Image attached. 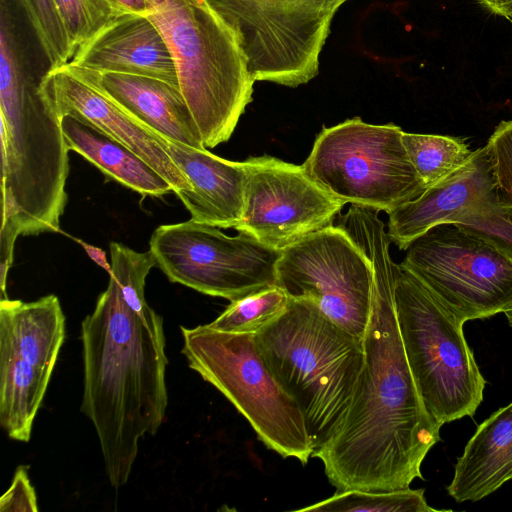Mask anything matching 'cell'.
<instances>
[{
	"instance_id": "1",
	"label": "cell",
	"mask_w": 512,
	"mask_h": 512,
	"mask_svg": "<svg viewBox=\"0 0 512 512\" xmlns=\"http://www.w3.org/2000/svg\"><path fill=\"white\" fill-rule=\"evenodd\" d=\"M373 270L370 321L363 338L364 365L349 406L330 440L312 457L321 460L336 492L390 491L423 479L421 464L441 440L412 376L395 312L398 264L379 211L360 208L341 223Z\"/></svg>"
},
{
	"instance_id": "2",
	"label": "cell",
	"mask_w": 512,
	"mask_h": 512,
	"mask_svg": "<svg viewBox=\"0 0 512 512\" xmlns=\"http://www.w3.org/2000/svg\"><path fill=\"white\" fill-rule=\"evenodd\" d=\"M144 290L140 281L118 283L109 275L106 290L81 324V411L95 428L116 489L127 483L140 440L157 432L168 404L163 321Z\"/></svg>"
},
{
	"instance_id": "3",
	"label": "cell",
	"mask_w": 512,
	"mask_h": 512,
	"mask_svg": "<svg viewBox=\"0 0 512 512\" xmlns=\"http://www.w3.org/2000/svg\"><path fill=\"white\" fill-rule=\"evenodd\" d=\"M40 79L25 56L12 54L0 63L2 282L17 237L58 232L67 203L69 148Z\"/></svg>"
},
{
	"instance_id": "4",
	"label": "cell",
	"mask_w": 512,
	"mask_h": 512,
	"mask_svg": "<svg viewBox=\"0 0 512 512\" xmlns=\"http://www.w3.org/2000/svg\"><path fill=\"white\" fill-rule=\"evenodd\" d=\"M255 337L265 364L302 412L315 452L349 406L364 365L363 340L297 299Z\"/></svg>"
},
{
	"instance_id": "5",
	"label": "cell",
	"mask_w": 512,
	"mask_h": 512,
	"mask_svg": "<svg viewBox=\"0 0 512 512\" xmlns=\"http://www.w3.org/2000/svg\"><path fill=\"white\" fill-rule=\"evenodd\" d=\"M175 63L180 90L204 147L233 134L252 101L254 79L239 32L209 0H146Z\"/></svg>"
},
{
	"instance_id": "6",
	"label": "cell",
	"mask_w": 512,
	"mask_h": 512,
	"mask_svg": "<svg viewBox=\"0 0 512 512\" xmlns=\"http://www.w3.org/2000/svg\"><path fill=\"white\" fill-rule=\"evenodd\" d=\"M394 305L405 355L431 419L442 427L474 416L486 380L465 339L464 322L400 264Z\"/></svg>"
},
{
	"instance_id": "7",
	"label": "cell",
	"mask_w": 512,
	"mask_h": 512,
	"mask_svg": "<svg viewBox=\"0 0 512 512\" xmlns=\"http://www.w3.org/2000/svg\"><path fill=\"white\" fill-rule=\"evenodd\" d=\"M189 367L247 419L258 439L305 465L314 453L302 412L265 364L255 334L181 327Z\"/></svg>"
},
{
	"instance_id": "8",
	"label": "cell",
	"mask_w": 512,
	"mask_h": 512,
	"mask_svg": "<svg viewBox=\"0 0 512 512\" xmlns=\"http://www.w3.org/2000/svg\"><path fill=\"white\" fill-rule=\"evenodd\" d=\"M402 134L397 125L354 117L323 128L302 165L318 185L346 204L389 213L427 189Z\"/></svg>"
},
{
	"instance_id": "9",
	"label": "cell",
	"mask_w": 512,
	"mask_h": 512,
	"mask_svg": "<svg viewBox=\"0 0 512 512\" xmlns=\"http://www.w3.org/2000/svg\"><path fill=\"white\" fill-rule=\"evenodd\" d=\"M347 0H209L240 34L254 81L312 80L336 11Z\"/></svg>"
},
{
	"instance_id": "10",
	"label": "cell",
	"mask_w": 512,
	"mask_h": 512,
	"mask_svg": "<svg viewBox=\"0 0 512 512\" xmlns=\"http://www.w3.org/2000/svg\"><path fill=\"white\" fill-rule=\"evenodd\" d=\"M400 264L464 323L512 306V259L455 223L412 240Z\"/></svg>"
},
{
	"instance_id": "11",
	"label": "cell",
	"mask_w": 512,
	"mask_h": 512,
	"mask_svg": "<svg viewBox=\"0 0 512 512\" xmlns=\"http://www.w3.org/2000/svg\"><path fill=\"white\" fill-rule=\"evenodd\" d=\"M149 247L171 282L206 295L232 302L276 285L281 251L243 232L231 237L190 219L156 228Z\"/></svg>"
},
{
	"instance_id": "12",
	"label": "cell",
	"mask_w": 512,
	"mask_h": 512,
	"mask_svg": "<svg viewBox=\"0 0 512 512\" xmlns=\"http://www.w3.org/2000/svg\"><path fill=\"white\" fill-rule=\"evenodd\" d=\"M371 263L339 226L311 233L281 251L276 285L291 299L307 300L363 340L373 298Z\"/></svg>"
},
{
	"instance_id": "13",
	"label": "cell",
	"mask_w": 512,
	"mask_h": 512,
	"mask_svg": "<svg viewBox=\"0 0 512 512\" xmlns=\"http://www.w3.org/2000/svg\"><path fill=\"white\" fill-rule=\"evenodd\" d=\"M245 205L234 228L282 251L332 226L346 204L318 185L303 165L264 155L244 161Z\"/></svg>"
},
{
	"instance_id": "14",
	"label": "cell",
	"mask_w": 512,
	"mask_h": 512,
	"mask_svg": "<svg viewBox=\"0 0 512 512\" xmlns=\"http://www.w3.org/2000/svg\"><path fill=\"white\" fill-rule=\"evenodd\" d=\"M39 88L59 117H82L119 140L161 174L173 192L190 188L167 151V139L134 119L69 63L48 68L41 76Z\"/></svg>"
},
{
	"instance_id": "15",
	"label": "cell",
	"mask_w": 512,
	"mask_h": 512,
	"mask_svg": "<svg viewBox=\"0 0 512 512\" xmlns=\"http://www.w3.org/2000/svg\"><path fill=\"white\" fill-rule=\"evenodd\" d=\"M496 194V182L487 146L472 152L467 162L428 187L421 196L388 214V236L401 250L427 230L452 223L471 207Z\"/></svg>"
},
{
	"instance_id": "16",
	"label": "cell",
	"mask_w": 512,
	"mask_h": 512,
	"mask_svg": "<svg viewBox=\"0 0 512 512\" xmlns=\"http://www.w3.org/2000/svg\"><path fill=\"white\" fill-rule=\"evenodd\" d=\"M70 63L100 73L156 78L179 87L171 52L148 16L130 14L112 19L77 47Z\"/></svg>"
},
{
	"instance_id": "17",
	"label": "cell",
	"mask_w": 512,
	"mask_h": 512,
	"mask_svg": "<svg viewBox=\"0 0 512 512\" xmlns=\"http://www.w3.org/2000/svg\"><path fill=\"white\" fill-rule=\"evenodd\" d=\"M167 151L189 181L179 190L182 201L195 222L217 228H235L245 205L247 171L243 162L220 158L208 151L167 139Z\"/></svg>"
},
{
	"instance_id": "18",
	"label": "cell",
	"mask_w": 512,
	"mask_h": 512,
	"mask_svg": "<svg viewBox=\"0 0 512 512\" xmlns=\"http://www.w3.org/2000/svg\"><path fill=\"white\" fill-rule=\"evenodd\" d=\"M69 64L129 115L154 132L166 139L205 149L180 87L156 78L100 73Z\"/></svg>"
},
{
	"instance_id": "19",
	"label": "cell",
	"mask_w": 512,
	"mask_h": 512,
	"mask_svg": "<svg viewBox=\"0 0 512 512\" xmlns=\"http://www.w3.org/2000/svg\"><path fill=\"white\" fill-rule=\"evenodd\" d=\"M512 480V402L477 426L456 460L448 494L458 503L479 501Z\"/></svg>"
},
{
	"instance_id": "20",
	"label": "cell",
	"mask_w": 512,
	"mask_h": 512,
	"mask_svg": "<svg viewBox=\"0 0 512 512\" xmlns=\"http://www.w3.org/2000/svg\"><path fill=\"white\" fill-rule=\"evenodd\" d=\"M64 338L65 316L57 296L33 302L1 299L0 347L52 375Z\"/></svg>"
},
{
	"instance_id": "21",
	"label": "cell",
	"mask_w": 512,
	"mask_h": 512,
	"mask_svg": "<svg viewBox=\"0 0 512 512\" xmlns=\"http://www.w3.org/2000/svg\"><path fill=\"white\" fill-rule=\"evenodd\" d=\"M69 150H73L124 186L149 196L173 191L171 184L142 157L82 117H60Z\"/></svg>"
},
{
	"instance_id": "22",
	"label": "cell",
	"mask_w": 512,
	"mask_h": 512,
	"mask_svg": "<svg viewBox=\"0 0 512 512\" xmlns=\"http://www.w3.org/2000/svg\"><path fill=\"white\" fill-rule=\"evenodd\" d=\"M51 374L0 347V425L16 441L28 442Z\"/></svg>"
},
{
	"instance_id": "23",
	"label": "cell",
	"mask_w": 512,
	"mask_h": 512,
	"mask_svg": "<svg viewBox=\"0 0 512 512\" xmlns=\"http://www.w3.org/2000/svg\"><path fill=\"white\" fill-rule=\"evenodd\" d=\"M402 141L427 188L463 166L473 152L463 139L452 136L403 131Z\"/></svg>"
},
{
	"instance_id": "24",
	"label": "cell",
	"mask_w": 512,
	"mask_h": 512,
	"mask_svg": "<svg viewBox=\"0 0 512 512\" xmlns=\"http://www.w3.org/2000/svg\"><path fill=\"white\" fill-rule=\"evenodd\" d=\"M290 299L281 287H267L232 301L207 325L227 333L257 334L285 312Z\"/></svg>"
},
{
	"instance_id": "25",
	"label": "cell",
	"mask_w": 512,
	"mask_h": 512,
	"mask_svg": "<svg viewBox=\"0 0 512 512\" xmlns=\"http://www.w3.org/2000/svg\"><path fill=\"white\" fill-rule=\"evenodd\" d=\"M424 489L410 487L390 491L347 490L323 501L298 509L314 512H435Z\"/></svg>"
},
{
	"instance_id": "26",
	"label": "cell",
	"mask_w": 512,
	"mask_h": 512,
	"mask_svg": "<svg viewBox=\"0 0 512 512\" xmlns=\"http://www.w3.org/2000/svg\"><path fill=\"white\" fill-rule=\"evenodd\" d=\"M49 62V68L69 63L75 53L55 0H17Z\"/></svg>"
},
{
	"instance_id": "27",
	"label": "cell",
	"mask_w": 512,
	"mask_h": 512,
	"mask_svg": "<svg viewBox=\"0 0 512 512\" xmlns=\"http://www.w3.org/2000/svg\"><path fill=\"white\" fill-rule=\"evenodd\" d=\"M452 223L483 239L512 259V207L502 203L497 192L468 209Z\"/></svg>"
},
{
	"instance_id": "28",
	"label": "cell",
	"mask_w": 512,
	"mask_h": 512,
	"mask_svg": "<svg viewBox=\"0 0 512 512\" xmlns=\"http://www.w3.org/2000/svg\"><path fill=\"white\" fill-rule=\"evenodd\" d=\"M55 3L75 50L116 18L102 0H55Z\"/></svg>"
},
{
	"instance_id": "29",
	"label": "cell",
	"mask_w": 512,
	"mask_h": 512,
	"mask_svg": "<svg viewBox=\"0 0 512 512\" xmlns=\"http://www.w3.org/2000/svg\"><path fill=\"white\" fill-rule=\"evenodd\" d=\"M486 146L493 165L498 199L512 207V120L501 121Z\"/></svg>"
},
{
	"instance_id": "30",
	"label": "cell",
	"mask_w": 512,
	"mask_h": 512,
	"mask_svg": "<svg viewBox=\"0 0 512 512\" xmlns=\"http://www.w3.org/2000/svg\"><path fill=\"white\" fill-rule=\"evenodd\" d=\"M0 511H38L36 494L26 467L16 470L11 486L0 499Z\"/></svg>"
},
{
	"instance_id": "31",
	"label": "cell",
	"mask_w": 512,
	"mask_h": 512,
	"mask_svg": "<svg viewBox=\"0 0 512 512\" xmlns=\"http://www.w3.org/2000/svg\"><path fill=\"white\" fill-rule=\"evenodd\" d=\"M115 17L122 15L148 16L149 10L146 0H102Z\"/></svg>"
},
{
	"instance_id": "32",
	"label": "cell",
	"mask_w": 512,
	"mask_h": 512,
	"mask_svg": "<svg viewBox=\"0 0 512 512\" xmlns=\"http://www.w3.org/2000/svg\"><path fill=\"white\" fill-rule=\"evenodd\" d=\"M492 14L507 18L512 8V0H477Z\"/></svg>"
},
{
	"instance_id": "33",
	"label": "cell",
	"mask_w": 512,
	"mask_h": 512,
	"mask_svg": "<svg viewBox=\"0 0 512 512\" xmlns=\"http://www.w3.org/2000/svg\"><path fill=\"white\" fill-rule=\"evenodd\" d=\"M80 244L82 245V247L84 248V250L86 251L87 255L97 264L99 265L101 268H103L104 270H106L108 272V274L111 273V264L108 263L107 261V258H106V253L105 251H103L102 249L96 247V246H93V245H90V244H87L83 241H79Z\"/></svg>"
},
{
	"instance_id": "34",
	"label": "cell",
	"mask_w": 512,
	"mask_h": 512,
	"mask_svg": "<svg viewBox=\"0 0 512 512\" xmlns=\"http://www.w3.org/2000/svg\"><path fill=\"white\" fill-rule=\"evenodd\" d=\"M509 325L512 327V306L504 312Z\"/></svg>"
},
{
	"instance_id": "35",
	"label": "cell",
	"mask_w": 512,
	"mask_h": 512,
	"mask_svg": "<svg viewBox=\"0 0 512 512\" xmlns=\"http://www.w3.org/2000/svg\"><path fill=\"white\" fill-rule=\"evenodd\" d=\"M506 19H508L509 22L512 24V8H511L510 13Z\"/></svg>"
}]
</instances>
